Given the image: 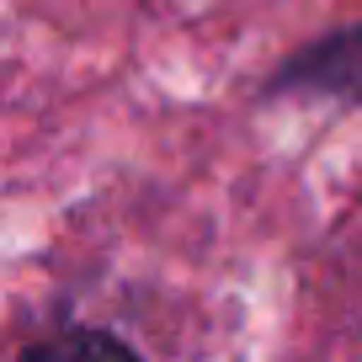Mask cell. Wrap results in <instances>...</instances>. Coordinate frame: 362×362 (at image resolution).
Segmentation results:
<instances>
[{
  "label": "cell",
  "mask_w": 362,
  "mask_h": 362,
  "mask_svg": "<svg viewBox=\"0 0 362 362\" xmlns=\"http://www.w3.org/2000/svg\"><path fill=\"white\" fill-rule=\"evenodd\" d=\"M22 362H139V357L107 330H64V336L33 346Z\"/></svg>",
  "instance_id": "obj_2"
},
{
  "label": "cell",
  "mask_w": 362,
  "mask_h": 362,
  "mask_svg": "<svg viewBox=\"0 0 362 362\" xmlns=\"http://www.w3.org/2000/svg\"><path fill=\"white\" fill-rule=\"evenodd\" d=\"M277 86L357 102V96H362V27L336 33V37H320L315 48H304L298 59H288L283 75H277Z\"/></svg>",
  "instance_id": "obj_1"
}]
</instances>
